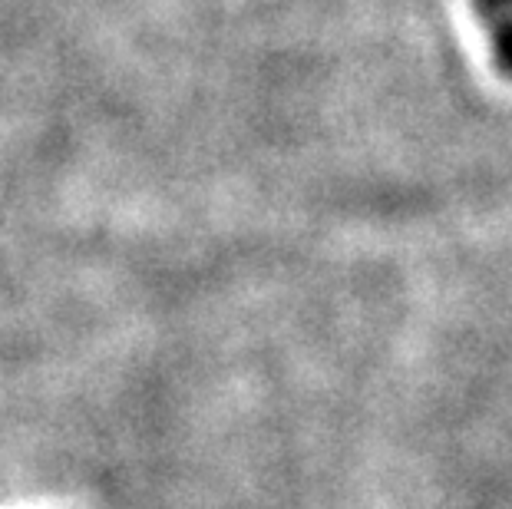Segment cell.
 Wrapping results in <instances>:
<instances>
[{
  "mask_svg": "<svg viewBox=\"0 0 512 509\" xmlns=\"http://www.w3.org/2000/svg\"><path fill=\"white\" fill-rule=\"evenodd\" d=\"M493 47L496 60L506 73H512V14L496 10V27H493Z\"/></svg>",
  "mask_w": 512,
  "mask_h": 509,
  "instance_id": "cell-1",
  "label": "cell"
}]
</instances>
